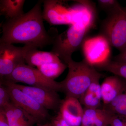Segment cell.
<instances>
[{"instance_id": "cell-6", "label": "cell", "mask_w": 126, "mask_h": 126, "mask_svg": "<svg viewBox=\"0 0 126 126\" xmlns=\"http://www.w3.org/2000/svg\"><path fill=\"white\" fill-rule=\"evenodd\" d=\"M110 46L101 35L85 39L81 46L84 59L96 69L110 60Z\"/></svg>"}, {"instance_id": "cell-2", "label": "cell", "mask_w": 126, "mask_h": 126, "mask_svg": "<svg viewBox=\"0 0 126 126\" xmlns=\"http://www.w3.org/2000/svg\"><path fill=\"white\" fill-rule=\"evenodd\" d=\"M66 64L68 68L67 75L60 82L61 92L65 94L66 97L79 99L92 83L103 76L84 59L80 62L71 59Z\"/></svg>"}, {"instance_id": "cell-28", "label": "cell", "mask_w": 126, "mask_h": 126, "mask_svg": "<svg viewBox=\"0 0 126 126\" xmlns=\"http://www.w3.org/2000/svg\"><path fill=\"white\" fill-rule=\"evenodd\" d=\"M113 61L126 63V50L115 56Z\"/></svg>"}, {"instance_id": "cell-13", "label": "cell", "mask_w": 126, "mask_h": 126, "mask_svg": "<svg viewBox=\"0 0 126 126\" xmlns=\"http://www.w3.org/2000/svg\"><path fill=\"white\" fill-rule=\"evenodd\" d=\"M24 46L25 62L27 65L31 67H38L45 64L62 61L53 52L40 51L38 48L30 46Z\"/></svg>"}, {"instance_id": "cell-10", "label": "cell", "mask_w": 126, "mask_h": 126, "mask_svg": "<svg viewBox=\"0 0 126 126\" xmlns=\"http://www.w3.org/2000/svg\"><path fill=\"white\" fill-rule=\"evenodd\" d=\"M13 84L16 87L31 97L47 110L59 111L63 101L60 99L58 92L42 88Z\"/></svg>"}, {"instance_id": "cell-9", "label": "cell", "mask_w": 126, "mask_h": 126, "mask_svg": "<svg viewBox=\"0 0 126 126\" xmlns=\"http://www.w3.org/2000/svg\"><path fill=\"white\" fill-rule=\"evenodd\" d=\"M25 47L0 43V79L11 74L18 65L25 63Z\"/></svg>"}, {"instance_id": "cell-23", "label": "cell", "mask_w": 126, "mask_h": 126, "mask_svg": "<svg viewBox=\"0 0 126 126\" xmlns=\"http://www.w3.org/2000/svg\"><path fill=\"white\" fill-rule=\"evenodd\" d=\"M11 101L10 96L6 86L0 84V109H2Z\"/></svg>"}, {"instance_id": "cell-14", "label": "cell", "mask_w": 126, "mask_h": 126, "mask_svg": "<svg viewBox=\"0 0 126 126\" xmlns=\"http://www.w3.org/2000/svg\"><path fill=\"white\" fill-rule=\"evenodd\" d=\"M114 115L103 108L96 109L84 108L81 126H109Z\"/></svg>"}, {"instance_id": "cell-27", "label": "cell", "mask_w": 126, "mask_h": 126, "mask_svg": "<svg viewBox=\"0 0 126 126\" xmlns=\"http://www.w3.org/2000/svg\"><path fill=\"white\" fill-rule=\"evenodd\" d=\"M0 126H10L5 113L2 109H0Z\"/></svg>"}, {"instance_id": "cell-25", "label": "cell", "mask_w": 126, "mask_h": 126, "mask_svg": "<svg viewBox=\"0 0 126 126\" xmlns=\"http://www.w3.org/2000/svg\"><path fill=\"white\" fill-rule=\"evenodd\" d=\"M51 124L52 126H71L62 117L59 112L58 115L52 118Z\"/></svg>"}, {"instance_id": "cell-1", "label": "cell", "mask_w": 126, "mask_h": 126, "mask_svg": "<svg viewBox=\"0 0 126 126\" xmlns=\"http://www.w3.org/2000/svg\"><path fill=\"white\" fill-rule=\"evenodd\" d=\"M43 2L39 1L27 13L4 22L0 43L24 44L37 48L53 45L59 34L55 28L48 31L46 30L41 10Z\"/></svg>"}, {"instance_id": "cell-30", "label": "cell", "mask_w": 126, "mask_h": 126, "mask_svg": "<svg viewBox=\"0 0 126 126\" xmlns=\"http://www.w3.org/2000/svg\"></svg>"}, {"instance_id": "cell-15", "label": "cell", "mask_w": 126, "mask_h": 126, "mask_svg": "<svg viewBox=\"0 0 126 126\" xmlns=\"http://www.w3.org/2000/svg\"><path fill=\"white\" fill-rule=\"evenodd\" d=\"M25 0H0V15L7 20L12 19L22 15Z\"/></svg>"}, {"instance_id": "cell-26", "label": "cell", "mask_w": 126, "mask_h": 126, "mask_svg": "<svg viewBox=\"0 0 126 126\" xmlns=\"http://www.w3.org/2000/svg\"><path fill=\"white\" fill-rule=\"evenodd\" d=\"M109 126H126V118L115 115Z\"/></svg>"}, {"instance_id": "cell-5", "label": "cell", "mask_w": 126, "mask_h": 126, "mask_svg": "<svg viewBox=\"0 0 126 126\" xmlns=\"http://www.w3.org/2000/svg\"><path fill=\"white\" fill-rule=\"evenodd\" d=\"M1 80L15 83H23L32 87L61 92L60 82L47 78L38 69L25 63L18 65L11 74Z\"/></svg>"}, {"instance_id": "cell-22", "label": "cell", "mask_w": 126, "mask_h": 126, "mask_svg": "<svg viewBox=\"0 0 126 126\" xmlns=\"http://www.w3.org/2000/svg\"><path fill=\"white\" fill-rule=\"evenodd\" d=\"M11 102L6 105L2 109L4 111L8 119L10 126H29L18 121L15 117L12 109Z\"/></svg>"}, {"instance_id": "cell-21", "label": "cell", "mask_w": 126, "mask_h": 126, "mask_svg": "<svg viewBox=\"0 0 126 126\" xmlns=\"http://www.w3.org/2000/svg\"><path fill=\"white\" fill-rule=\"evenodd\" d=\"M97 1L100 9L108 15L115 13L122 7L116 0H98Z\"/></svg>"}, {"instance_id": "cell-18", "label": "cell", "mask_w": 126, "mask_h": 126, "mask_svg": "<svg viewBox=\"0 0 126 126\" xmlns=\"http://www.w3.org/2000/svg\"><path fill=\"white\" fill-rule=\"evenodd\" d=\"M97 69L112 73L126 81V63L110 60Z\"/></svg>"}, {"instance_id": "cell-8", "label": "cell", "mask_w": 126, "mask_h": 126, "mask_svg": "<svg viewBox=\"0 0 126 126\" xmlns=\"http://www.w3.org/2000/svg\"><path fill=\"white\" fill-rule=\"evenodd\" d=\"M43 3V19L50 25H72L79 20L75 19L78 11L65 6L61 1L45 0Z\"/></svg>"}, {"instance_id": "cell-20", "label": "cell", "mask_w": 126, "mask_h": 126, "mask_svg": "<svg viewBox=\"0 0 126 126\" xmlns=\"http://www.w3.org/2000/svg\"><path fill=\"white\" fill-rule=\"evenodd\" d=\"M79 100L81 104L85 106L86 108L96 109L100 108L101 106V100L87 91H86Z\"/></svg>"}, {"instance_id": "cell-19", "label": "cell", "mask_w": 126, "mask_h": 126, "mask_svg": "<svg viewBox=\"0 0 126 126\" xmlns=\"http://www.w3.org/2000/svg\"><path fill=\"white\" fill-rule=\"evenodd\" d=\"M11 104L15 117L18 121L29 126H32L36 122H38L36 118L20 108L16 106L11 102Z\"/></svg>"}, {"instance_id": "cell-4", "label": "cell", "mask_w": 126, "mask_h": 126, "mask_svg": "<svg viewBox=\"0 0 126 126\" xmlns=\"http://www.w3.org/2000/svg\"><path fill=\"white\" fill-rule=\"evenodd\" d=\"M101 35L120 53L126 50V9L122 7L108 15L102 24Z\"/></svg>"}, {"instance_id": "cell-12", "label": "cell", "mask_w": 126, "mask_h": 126, "mask_svg": "<svg viewBox=\"0 0 126 126\" xmlns=\"http://www.w3.org/2000/svg\"><path fill=\"white\" fill-rule=\"evenodd\" d=\"M102 100L103 106L110 104L126 89V81L118 76L105 78L101 84Z\"/></svg>"}, {"instance_id": "cell-11", "label": "cell", "mask_w": 126, "mask_h": 126, "mask_svg": "<svg viewBox=\"0 0 126 126\" xmlns=\"http://www.w3.org/2000/svg\"><path fill=\"white\" fill-rule=\"evenodd\" d=\"M83 112L79 99L66 97L63 101L58 112L70 126H81Z\"/></svg>"}, {"instance_id": "cell-17", "label": "cell", "mask_w": 126, "mask_h": 126, "mask_svg": "<svg viewBox=\"0 0 126 126\" xmlns=\"http://www.w3.org/2000/svg\"><path fill=\"white\" fill-rule=\"evenodd\" d=\"M103 108L116 116L126 118V89Z\"/></svg>"}, {"instance_id": "cell-3", "label": "cell", "mask_w": 126, "mask_h": 126, "mask_svg": "<svg viewBox=\"0 0 126 126\" xmlns=\"http://www.w3.org/2000/svg\"><path fill=\"white\" fill-rule=\"evenodd\" d=\"M91 25L90 21L79 19L70 25L67 29L56 36L51 52L66 64L72 59L73 53L82 46Z\"/></svg>"}, {"instance_id": "cell-16", "label": "cell", "mask_w": 126, "mask_h": 126, "mask_svg": "<svg viewBox=\"0 0 126 126\" xmlns=\"http://www.w3.org/2000/svg\"><path fill=\"white\" fill-rule=\"evenodd\" d=\"M68 68V65L62 61L57 63L45 64L37 67V69L45 77L54 80Z\"/></svg>"}, {"instance_id": "cell-7", "label": "cell", "mask_w": 126, "mask_h": 126, "mask_svg": "<svg viewBox=\"0 0 126 126\" xmlns=\"http://www.w3.org/2000/svg\"><path fill=\"white\" fill-rule=\"evenodd\" d=\"M0 84L7 87L12 102L36 118L38 121H44L49 117L48 110L16 87L13 83L1 80Z\"/></svg>"}, {"instance_id": "cell-24", "label": "cell", "mask_w": 126, "mask_h": 126, "mask_svg": "<svg viewBox=\"0 0 126 126\" xmlns=\"http://www.w3.org/2000/svg\"><path fill=\"white\" fill-rule=\"evenodd\" d=\"M99 79H97L92 83L87 91L94 94L97 97L102 100L101 87L99 83Z\"/></svg>"}, {"instance_id": "cell-29", "label": "cell", "mask_w": 126, "mask_h": 126, "mask_svg": "<svg viewBox=\"0 0 126 126\" xmlns=\"http://www.w3.org/2000/svg\"><path fill=\"white\" fill-rule=\"evenodd\" d=\"M38 126H52V124L51 123H46L45 124H43V125H40Z\"/></svg>"}]
</instances>
